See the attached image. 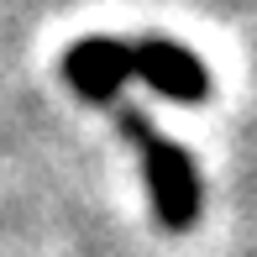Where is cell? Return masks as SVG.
Segmentation results:
<instances>
[{"label":"cell","instance_id":"cell-1","mask_svg":"<svg viewBox=\"0 0 257 257\" xmlns=\"http://www.w3.org/2000/svg\"><path fill=\"white\" fill-rule=\"evenodd\" d=\"M110 105H115V121H121L126 142H132L137 158H142L158 220L168 231H189L194 220H200V168H194V158L184 153L179 142H168L137 105H126V100H110Z\"/></svg>","mask_w":257,"mask_h":257},{"label":"cell","instance_id":"cell-2","mask_svg":"<svg viewBox=\"0 0 257 257\" xmlns=\"http://www.w3.org/2000/svg\"><path fill=\"white\" fill-rule=\"evenodd\" d=\"M132 79H147L158 95L184 100V105H200V100L210 95V74H205V63H200L189 48L168 42V37L132 42Z\"/></svg>","mask_w":257,"mask_h":257},{"label":"cell","instance_id":"cell-3","mask_svg":"<svg viewBox=\"0 0 257 257\" xmlns=\"http://www.w3.org/2000/svg\"><path fill=\"white\" fill-rule=\"evenodd\" d=\"M63 79H68V84H74L89 105L121 100V84L132 79V42L84 37L79 48H68V58H63Z\"/></svg>","mask_w":257,"mask_h":257}]
</instances>
